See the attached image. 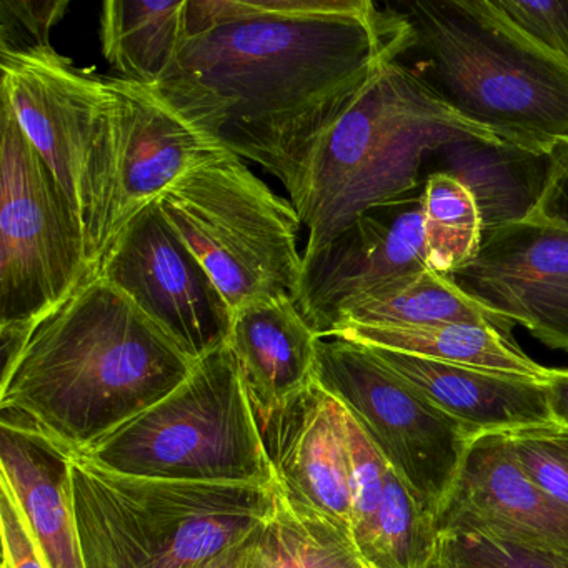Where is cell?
<instances>
[{"mask_svg":"<svg viewBox=\"0 0 568 568\" xmlns=\"http://www.w3.org/2000/svg\"><path fill=\"white\" fill-rule=\"evenodd\" d=\"M0 531L2 560L11 568H48L11 491L0 485Z\"/></svg>","mask_w":568,"mask_h":568,"instance_id":"4dcf8cb0","label":"cell"},{"mask_svg":"<svg viewBox=\"0 0 568 568\" xmlns=\"http://www.w3.org/2000/svg\"><path fill=\"white\" fill-rule=\"evenodd\" d=\"M410 48L405 16L371 0H185L178 54L152 89L285 185L348 101Z\"/></svg>","mask_w":568,"mask_h":568,"instance_id":"6da1fadb","label":"cell"},{"mask_svg":"<svg viewBox=\"0 0 568 568\" xmlns=\"http://www.w3.org/2000/svg\"><path fill=\"white\" fill-rule=\"evenodd\" d=\"M501 435L528 478L568 511V428L550 422Z\"/></svg>","mask_w":568,"mask_h":568,"instance_id":"4316f807","label":"cell"},{"mask_svg":"<svg viewBox=\"0 0 568 568\" xmlns=\"http://www.w3.org/2000/svg\"><path fill=\"white\" fill-rule=\"evenodd\" d=\"M434 568H568V560L470 528H442Z\"/></svg>","mask_w":568,"mask_h":568,"instance_id":"484cf974","label":"cell"},{"mask_svg":"<svg viewBox=\"0 0 568 568\" xmlns=\"http://www.w3.org/2000/svg\"><path fill=\"white\" fill-rule=\"evenodd\" d=\"M98 274L128 295L192 361L227 344L232 308L159 201L125 224Z\"/></svg>","mask_w":568,"mask_h":568,"instance_id":"8fae6325","label":"cell"},{"mask_svg":"<svg viewBox=\"0 0 568 568\" xmlns=\"http://www.w3.org/2000/svg\"><path fill=\"white\" fill-rule=\"evenodd\" d=\"M527 219L568 231V145H561L551 154Z\"/></svg>","mask_w":568,"mask_h":568,"instance_id":"1f68e13d","label":"cell"},{"mask_svg":"<svg viewBox=\"0 0 568 568\" xmlns=\"http://www.w3.org/2000/svg\"><path fill=\"white\" fill-rule=\"evenodd\" d=\"M371 348L435 407L475 434H505L554 422L545 381Z\"/></svg>","mask_w":568,"mask_h":568,"instance_id":"e0dca14e","label":"cell"},{"mask_svg":"<svg viewBox=\"0 0 568 568\" xmlns=\"http://www.w3.org/2000/svg\"><path fill=\"white\" fill-rule=\"evenodd\" d=\"M114 85L121 118L112 242L182 174L229 152L154 89L121 78Z\"/></svg>","mask_w":568,"mask_h":568,"instance_id":"2e32d148","label":"cell"},{"mask_svg":"<svg viewBox=\"0 0 568 568\" xmlns=\"http://www.w3.org/2000/svg\"><path fill=\"white\" fill-rule=\"evenodd\" d=\"M331 337L348 338L367 347L385 348L442 364L464 365L545 381L550 368L531 361L494 327L437 324L422 327H342Z\"/></svg>","mask_w":568,"mask_h":568,"instance_id":"44dd1931","label":"cell"},{"mask_svg":"<svg viewBox=\"0 0 568 568\" xmlns=\"http://www.w3.org/2000/svg\"><path fill=\"white\" fill-rule=\"evenodd\" d=\"M195 364L95 272L2 368L0 424L79 454L168 397Z\"/></svg>","mask_w":568,"mask_h":568,"instance_id":"7a4b0ae2","label":"cell"},{"mask_svg":"<svg viewBox=\"0 0 568 568\" xmlns=\"http://www.w3.org/2000/svg\"><path fill=\"white\" fill-rule=\"evenodd\" d=\"M424 79L462 118L531 158L568 145V64L521 36L491 0L410 2L402 12Z\"/></svg>","mask_w":568,"mask_h":568,"instance_id":"277c9868","label":"cell"},{"mask_svg":"<svg viewBox=\"0 0 568 568\" xmlns=\"http://www.w3.org/2000/svg\"><path fill=\"white\" fill-rule=\"evenodd\" d=\"M185 0H109L101 11V48L118 78L145 88L162 81L181 42Z\"/></svg>","mask_w":568,"mask_h":568,"instance_id":"7402d4cb","label":"cell"},{"mask_svg":"<svg viewBox=\"0 0 568 568\" xmlns=\"http://www.w3.org/2000/svg\"><path fill=\"white\" fill-rule=\"evenodd\" d=\"M315 382L344 405L437 520L478 434L435 407L371 347L348 338H318Z\"/></svg>","mask_w":568,"mask_h":568,"instance_id":"30bf717a","label":"cell"},{"mask_svg":"<svg viewBox=\"0 0 568 568\" xmlns=\"http://www.w3.org/2000/svg\"><path fill=\"white\" fill-rule=\"evenodd\" d=\"M428 267L450 275L477 255L484 215L474 189L450 172L430 174L422 187Z\"/></svg>","mask_w":568,"mask_h":568,"instance_id":"cb8c5ba5","label":"cell"},{"mask_svg":"<svg viewBox=\"0 0 568 568\" xmlns=\"http://www.w3.org/2000/svg\"><path fill=\"white\" fill-rule=\"evenodd\" d=\"M471 301L568 352V231L531 221L484 229L477 255L447 275Z\"/></svg>","mask_w":568,"mask_h":568,"instance_id":"7c38bea8","label":"cell"},{"mask_svg":"<svg viewBox=\"0 0 568 568\" xmlns=\"http://www.w3.org/2000/svg\"><path fill=\"white\" fill-rule=\"evenodd\" d=\"M0 568H11V567H9L8 561L2 560V565H0Z\"/></svg>","mask_w":568,"mask_h":568,"instance_id":"e575fe53","label":"cell"},{"mask_svg":"<svg viewBox=\"0 0 568 568\" xmlns=\"http://www.w3.org/2000/svg\"><path fill=\"white\" fill-rule=\"evenodd\" d=\"M425 268L420 192L365 212L324 247L304 254L295 304L322 338L345 304Z\"/></svg>","mask_w":568,"mask_h":568,"instance_id":"4fadbf2b","label":"cell"},{"mask_svg":"<svg viewBox=\"0 0 568 568\" xmlns=\"http://www.w3.org/2000/svg\"><path fill=\"white\" fill-rule=\"evenodd\" d=\"M95 272L64 189L0 99V341L9 367Z\"/></svg>","mask_w":568,"mask_h":568,"instance_id":"9c48e42d","label":"cell"},{"mask_svg":"<svg viewBox=\"0 0 568 568\" xmlns=\"http://www.w3.org/2000/svg\"><path fill=\"white\" fill-rule=\"evenodd\" d=\"M470 142L507 149L457 114L400 59L382 65L284 185L308 227L304 254L324 247L365 212L420 194L425 161Z\"/></svg>","mask_w":568,"mask_h":568,"instance_id":"3957f363","label":"cell"},{"mask_svg":"<svg viewBox=\"0 0 568 568\" xmlns=\"http://www.w3.org/2000/svg\"><path fill=\"white\" fill-rule=\"evenodd\" d=\"M437 550V520L388 467L384 501L362 560L367 568H432Z\"/></svg>","mask_w":568,"mask_h":568,"instance_id":"d4e9b609","label":"cell"},{"mask_svg":"<svg viewBox=\"0 0 568 568\" xmlns=\"http://www.w3.org/2000/svg\"><path fill=\"white\" fill-rule=\"evenodd\" d=\"M437 528H470L568 560V511L528 478L501 434L470 442Z\"/></svg>","mask_w":568,"mask_h":568,"instance_id":"9a60e30c","label":"cell"},{"mask_svg":"<svg viewBox=\"0 0 568 568\" xmlns=\"http://www.w3.org/2000/svg\"><path fill=\"white\" fill-rule=\"evenodd\" d=\"M237 568H367L352 535L277 494L274 511L241 548Z\"/></svg>","mask_w":568,"mask_h":568,"instance_id":"603a6c76","label":"cell"},{"mask_svg":"<svg viewBox=\"0 0 568 568\" xmlns=\"http://www.w3.org/2000/svg\"><path fill=\"white\" fill-rule=\"evenodd\" d=\"M2 91L16 119L64 189L98 272L112 244L119 95L111 75L85 74L54 48L0 54Z\"/></svg>","mask_w":568,"mask_h":568,"instance_id":"52a82bcc","label":"cell"},{"mask_svg":"<svg viewBox=\"0 0 568 568\" xmlns=\"http://www.w3.org/2000/svg\"><path fill=\"white\" fill-rule=\"evenodd\" d=\"M68 9L65 0H2L0 54L51 49L52 29Z\"/></svg>","mask_w":568,"mask_h":568,"instance_id":"f1b7e54d","label":"cell"},{"mask_svg":"<svg viewBox=\"0 0 568 568\" xmlns=\"http://www.w3.org/2000/svg\"><path fill=\"white\" fill-rule=\"evenodd\" d=\"M78 455L128 477L272 487L254 405L227 344L174 392Z\"/></svg>","mask_w":568,"mask_h":568,"instance_id":"8992f818","label":"cell"},{"mask_svg":"<svg viewBox=\"0 0 568 568\" xmlns=\"http://www.w3.org/2000/svg\"><path fill=\"white\" fill-rule=\"evenodd\" d=\"M84 568H205L274 511L275 485L128 477L71 454Z\"/></svg>","mask_w":568,"mask_h":568,"instance_id":"5b68a950","label":"cell"},{"mask_svg":"<svg viewBox=\"0 0 568 568\" xmlns=\"http://www.w3.org/2000/svg\"><path fill=\"white\" fill-rule=\"evenodd\" d=\"M495 9L537 48L568 64V0H491Z\"/></svg>","mask_w":568,"mask_h":568,"instance_id":"f546056e","label":"cell"},{"mask_svg":"<svg viewBox=\"0 0 568 568\" xmlns=\"http://www.w3.org/2000/svg\"><path fill=\"white\" fill-rule=\"evenodd\" d=\"M545 388L551 418L568 428V371L550 368V374L545 378Z\"/></svg>","mask_w":568,"mask_h":568,"instance_id":"d6a6232c","label":"cell"},{"mask_svg":"<svg viewBox=\"0 0 568 568\" xmlns=\"http://www.w3.org/2000/svg\"><path fill=\"white\" fill-rule=\"evenodd\" d=\"M318 338L292 297L264 298L235 312L227 345L255 414L315 382Z\"/></svg>","mask_w":568,"mask_h":568,"instance_id":"d6986e66","label":"cell"},{"mask_svg":"<svg viewBox=\"0 0 568 568\" xmlns=\"http://www.w3.org/2000/svg\"><path fill=\"white\" fill-rule=\"evenodd\" d=\"M242 545H239V547L232 548V550H227L224 551V554L219 555V557L214 558V560H212L211 564H209L205 568H237Z\"/></svg>","mask_w":568,"mask_h":568,"instance_id":"836d02e7","label":"cell"},{"mask_svg":"<svg viewBox=\"0 0 568 568\" xmlns=\"http://www.w3.org/2000/svg\"><path fill=\"white\" fill-rule=\"evenodd\" d=\"M275 490L352 535L347 410L317 382L284 404L255 414Z\"/></svg>","mask_w":568,"mask_h":568,"instance_id":"5bb4252c","label":"cell"},{"mask_svg":"<svg viewBox=\"0 0 568 568\" xmlns=\"http://www.w3.org/2000/svg\"><path fill=\"white\" fill-rule=\"evenodd\" d=\"M158 201L232 314L264 298L295 301L304 271L301 217L239 155L225 152L191 169Z\"/></svg>","mask_w":568,"mask_h":568,"instance_id":"ba28073f","label":"cell"},{"mask_svg":"<svg viewBox=\"0 0 568 568\" xmlns=\"http://www.w3.org/2000/svg\"><path fill=\"white\" fill-rule=\"evenodd\" d=\"M0 485L11 491L48 568H84L71 491V452L0 424Z\"/></svg>","mask_w":568,"mask_h":568,"instance_id":"ac0fdd59","label":"cell"},{"mask_svg":"<svg viewBox=\"0 0 568 568\" xmlns=\"http://www.w3.org/2000/svg\"><path fill=\"white\" fill-rule=\"evenodd\" d=\"M351 462L352 540L358 554L367 547L385 495L388 464L347 412Z\"/></svg>","mask_w":568,"mask_h":568,"instance_id":"83f0119b","label":"cell"},{"mask_svg":"<svg viewBox=\"0 0 568 568\" xmlns=\"http://www.w3.org/2000/svg\"><path fill=\"white\" fill-rule=\"evenodd\" d=\"M474 324L510 335L511 324L495 317L464 294L447 275L432 268L382 285L345 304L332 318L327 335L342 327H422Z\"/></svg>","mask_w":568,"mask_h":568,"instance_id":"ffe728a7","label":"cell"}]
</instances>
